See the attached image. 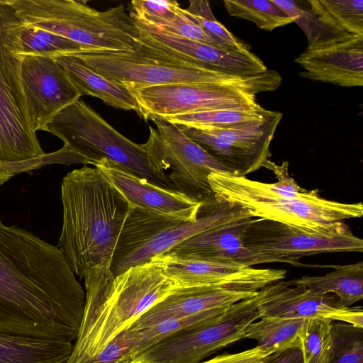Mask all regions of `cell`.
Returning a JSON list of instances; mask_svg holds the SVG:
<instances>
[{"mask_svg":"<svg viewBox=\"0 0 363 363\" xmlns=\"http://www.w3.org/2000/svg\"><path fill=\"white\" fill-rule=\"evenodd\" d=\"M257 297L260 318H326L363 328L361 307H342L333 294H318L289 281L264 286L257 291Z\"/></svg>","mask_w":363,"mask_h":363,"instance_id":"17","label":"cell"},{"mask_svg":"<svg viewBox=\"0 0 363 363\" xmlns=\"http://www.w3.org/2000/svg\"><path fill=\"white\" fill-rule=\"evenodd\" d=\"M282 116L266 110L262 118L236 127L178 126L231 174L245 177L269 160V146Z\"/></svg>","mask_w":363,"mask_h":363,"instance_id":"11","label":"cell"},{"mask_svg":"<svg viewBox=\"0 0 363 363\" xmlns=\"http://www.w3.org/2000/svg\"><path fill=\"white\" fill-rule=\"evenodd\" d=\"M245 244L264 263L297 266L303 257L330 252H362L363 240L346 234L311 233L279 223L257 218L247 228Z\"/></svg>","mask_w":363,"mask_h":363,"instance_id":"13","label":"cell"},{"mask_svg":"<svg viewBox=\"0 0 363 363\" xmlns=\"http://www.w3.org/2000/svg\"><path fill=\"white\" fill-rule=\"evenodd\" d=\"M53 59L64 68L82 96L99 98L115 108L134 111L140 116V108L133 94L122 84L97 73L70 55Z\"/></svg>","mask_w":363,"mask_h":363,"instance_id":"23","label":"cell"},{"mask_svg":"<svg viewBox=\"0 0 363 363\" xmlns=\"http://www.w3.org/2000/svg\"><path fill=\"white\" fill-rule=\"evenodd\" d=\"M272 352L259 346L233 354H223L200 363H264Z\"/></svg>","mask_w":363,"mask_h":363,"instance_id":"39","label":"cell"},{"mask_svg":"<svg viewBox=\"0 0 363 363\" xmlns=\"http://www.w3.org/2000/svg\"><path fill=\"white\" fill-rule=\"evenodd\" d=\"M45 131L60 138L65 149L86 160L88 164L107 159L138 177L175 190L168 176L152 165L141 144L121 134L82 100L55 115Z\"/></svg>","mask_w":363,"mask_h":363,"instance_id":"8","label":"cell"},{"mask_svg":"<svg viewBox=\"0 0 363 363\" xmlns=\"http://www.w3.org/2000/svg\"><path fill=\"white\" fill-rule=\"evenodd\" d=\"M126 363H133V362L132 361H130V362H128Z\"/></svg>","mask_w":363,"mask_h":363,"instance_id":"42","label":"cell"},{"mask_svg":"<svg viewBox=\"0 0 363 363\" xmlns=\"http://www.w3.org/2000/svg\"><path fill=\"white\" fill-rule=\"evenodd\" d=\"M331 337L329 363H363V328L332 322Z\"/></svg>","mask_w":363,"mask_h":363,"instance_id":"34","label":"cell"},{"mask_svg":"<svg viewBox=\"0 0 363 363\" xmlns=\"http://www.w3.org/2000/svg\"><path fill=\"white\" fill-rule=\"evenodd\" d=\"M84 279L82 320L67 363H83L96 355L152 306L182 288L152 259L117 276L110 266H97Z\"/></svg>","mask_w":363,"mask_h":363,"instance_id":"2","label":"cell"},{"mask_svg":"<svg viewBox=\"0 0 363 363\" xmlns=\"http://www.w3.org/2000/svg\"><path fill=\"white\" fill-rule=\"evenodd\" d=\"M187 16L206 32L226 45L238 49H248L247 45L230 32L213 15L209 1L191 0L184 9Z\"/></svg>","mask_w":363,"mask_h":363,"instance_id":"35","label":"cell"},{"mask_svg":"<svg viewBox=\"0 0 363 363\" xmlns=\"http://www.w3.org/2000/svg\"><path fill=\"white\" fill-rule=\"evenodd\" d=\"M274 172V183H264L226 172H213L208 182L214 197L240 206L252 217L279 223L318 234H346L345 220L363 215L361 202L343 203L325 199L318 189L301 187L290 175L289 162L267 160L263 165Z\"/></svg>","mask_w":363,"mask_h":363,"instance_id":"4","label":"cell"},{"mask_svg":"<svg viewBox=\"0 0 363 363\" xmlns=\"http://www.w3.org/2000/svg\"><path fill=\"white\" fill-rule=\"evenodd\" d=\"M228 13L254 23L259 29L273 30L294 23L272 0H225Z\"/></svg>","mask_w":363,"mask_h":363,"instance_id":"31","label":"cell"},{"mask_svg":"<svg viewBox=\"0 0 363 363\" xmlns=\"http://www.w3.org/2000/svg\"><path fill=\"white\" fill-rule=\"evenodd\" d=\"M221 315L208 313L184 318H171L143 328L137 330L128 328L132 337L134 357L175 333L207 325L216 320Z\"/></svg>","mask_w":363,"mask_h":363,"instance_id":"28","label":"cell"},{"mask_svg":"<svg viewBox=\"0 0 363 363\" xmlns=\"http://www.w3.org/2000/svg\"><path fill=\"white\" fill-rule=\"evenodd\" d=\"M157 128L150 126V135L141 146L154 168L167 175L175 190L199 202L213 198L208 176L213 172H230L179 127L164 118L150 116Z\"/></svg>","mask_w":363,"mask_h":363,"instance_id":"9","label":"cell"},{"mask_svg":"<svg viewBox=\"0 0 363 363\" xmlns=\"http://www.w3.org/2000/svg\"><path fill=\"white\" fill-rule=\"evenodd\" d=\"M247 211L238 217L186 240L167 252L194 255L248 267L264 264L245 244L247 228L256 220Z\"/></svg>","mask_w":363,"mask_h":363,"instance_id":"21","label":"cell"},{"mask_svg":"<svg viewBox=\"0 0 363 363\" xmlns=\"http://www.w3.org/2000/svg\"><path fill=\"white\" fill-rule=\"evenodd\" d=\"M135 22L141 43L156 52L234 75H255L268 69L249 49L219 48L184 38L151 24Z\"/></svg>","mask_w":363,"mask_h":363,"instance_id":"16","label":"cell"},{"mask_svg":"<svg viewBox=\"0 0 363 363\" xmlns=\"http://www.w3.org/2000/svg\"><path fill=\"white\" fill-rule=\"evenodd\" d=\"M265 111L266 109L259 105L252 108L210 110L164 118L170 123L181 126L226 128L260 119Z\"/></svg>","mask_w":363,"mask_h":363,"instance_id":"29","label":"cell"},{"mask_svg":"<svg viewBox=\"0 0 363 363\" xmlns=\"http://www.w3.org/2000/svg\"><path fill=\"white\" fill-rule=\"evenodd\" d=\"M19 55L21 81L31 128L35 133L45 130L55 115L82 96L53 58Z\"/></svg>","mask_w":363,"mask_h":363,"instance_id":"15","label":"cell"},{"mask_svg":"<svg viewBox=\"0 0 363 363\" xmlns=\"http://www.w3.org/2000/svg\"><path fill=\"white\" fill-rule=\"evenodd\" d=\"M84 305L59 247L0 218V333L74 342Z\"/></svg>","mask_w":363,"mask_h":363,"instance_id":"1","label":"cell"},{"mask_svg":"<svg viewBox=\"0 0 363 363\" xmlns=\"http://www.w3.org/2000/svg\"><path fill=\"white\" fill-rule=\"evenodd\" d=\"M23 21L0 0V171L11 177L50 164L30 126L21 81Z\"/></svg>","mask_w":363,"mask_h":363,"instance_id":"6","label":"cell"},{"mask_svg":"<svg viewBox=\"0 0 363 363\" xmlns=\"http://www.w3.org/2000/svg\"><path fill=\"white\" fill-rule=\"evenodd\" d=\"M140 108V117H167L199 111L252 108L259 106L258 91L230 84H194L154 86L130 90Z\"/></svg>","mask_w":363,"mask_h":363,"instance_id":"12","label":"cell"},{"mask_svg":"<svg viewBox=\"0 0 363 363\" xmlns=\"http://www.w3.org/2000/svg\"><path fill=\"white\" fill-rule=\"evenodd\" d=\"M264 363H304L301 347H291L271 354Z\"/></svg>","mask_w":363,"mask_h":363,"instance_id":"40","label":"cell"},{"mask_svg":"<svg viewBox=\"0 0 363 363\" xmlns=\"http://www.w3.org/2000/svg\"><path fill=\"white\" fill-rule=\"evenodd\" d=\"M332 320L308 318L301 338L304 363H329L331 350Z\"/></svg>","mask_w":363,"mask_h":363,"instance_id":"33","label":"cell"},{"mask_svg":"<svg viewBox=\"0 0 363 363\" xmlns=\"http://www.w3.org/2000/svg\"><path fill=\"white\" fill-rule=\"evenodd\" d=\"M246 212L237 204L217 200L204 202L194 221H177L161 229L143 245L112 261L110 269L117 276L131 267L143 264L204 230L230 221Z\"/></svg>","mask_w":363,"mask_h":363,"instance_id":"18","label":"cell"},{"mask_svg":"<svg viewBox=\"0 0 363 363\" xmlns=\"http://www.w3.org/2000/svg\"><path fill=\"white\" fill-rule=\"evenodd\" d=\"M133 358L132 337L127 329L117 335L99 354L83 363H126Z\"/></svg>","mask_w":363,"mask_h":363,"instance_id":"38","label":"cell"},{"mask_svg":"<svg viewBox=\"0 0 363 363\" xmlns=\"http://www.w3.org/2000/svg\"><path fill=\"white\" fill-rule=\"evenodd\" d=\"M300 76L345 87L363 85V35L307 47L295 60Z\"/></svg>","mask_w":363,"mask_h":363,"instance_id":"20","label":"cell"},{"mask_svg":"<svg viewBox=\"0 0 363 363\" xmlns=\"http://www.w3.org/2000/svg\"><path fill=\"white\" fill-rule=\"evenodd\" d=\"M74 344L0 333V363H67Z\"/></svg>","mask_w":363,"mask_h":363,"instance_id":"24","label":"cell"},{"mask_svg":"<svg viewBox=\"0 0 363 363\" xmlns=\"http://www.w3.org/2000/svg\"><path fill=\"white\" fill-rule=\"evenodd\" d=\"M94 166L108 177L133 208L180 221L197 219L203 203L138 177L107 159Z\"/></svg>","mask_w":363,"mask_h":363,"instance_id":"19","label":"cell"},{"mask_svg":"<svg viewBox=\"0 0 363 363\" xmlns=\"http://www.w3.org/2000/svg\"><path fill=\"white\" fill-rule=\"evenodd\" d=\"M130 16L138 21L157 25L172 19L182 9L176 1L133 0Z\"/></svg>","mask_w":363,"mask_h":363,"instance_id":"37","label":"cell"},{"mask_svg":"<svg viewBox=\"0 0 363 363\" xmlns=\"http://www.w3.org/2000/svg\"><path fill=\"white\" fill-rule=\"evenodd\" d=\"M153 26L166 32L193 41L226 49H235L226 45L209 35L199 25L192 21L183 9H181L172 19Z\"/></svg>","mask_w":363,"mask_h":363,"instance_id":"36","label":"cell"},{"mask_svg":"<svg viewBox=\"0 0 363 363\" xmlns=\"http://www.w3.org/2000/svg\"><path fill=\"white\" fill-rule=\"evenodd\" d=\"M260 318L257 292L231 305L216 320L175 333L154 345L133 363H200L204 358L244 338L246 328Z\"/></svg>","mask_w":363,"mask_h":363,"instance_id":"10","label":"cell"},{"mask_svg":"<svg viewBox=\"0 0 363 363\" xmlns=\"http://www.w3.org/2000/svg\"><path fill=\"white\" fill-rule=\"evenodd\" d=\"M26 24L79 44L85 50L136 51L140 30L122 4L98 11L76 0H8Z\"/></svg>","mask_w":363,"mask_h":363,"instance_id":"7","label":"cell"},{"mask_svg":"<svg viewBox=\"0 0 363 363\" xmlns=\"http://www.w3.org/2000/svg\"><path fill=\"white\" fill-rule=\"evenodd\" d=\"M62 225L58 245L80 278L111 267L123 224L133 207L97 167L68 172L61 184Z\"/></svg>","mask_w":363,"mask_h":363,"instance_id":"3","label":"cell"},{"mask_svg":"<svg viewBox=\"0 0 363 363\" xmlns=\"http://www.w3.org/2000/svg\"><path fill=\"white\" fill-rule=\"evenodd\" d=\"M272 1L303 30L307 36L308 47L330 43L351 35L333 30L320 21L311 9H303L294 1Z\"/></svg>","mask_w":363,"mask_h":363,"instance_id":"32","label":"cell"},{"mask_svg":"<svg viewBox=\"0 0 363 363\" xmlns=\"http://www.w3.org/2000/svg\"><path fill=\"white\" fill-rule=\"evenodd\" d=\"M308 318L261 317L245 330L244 338L255 340L257 346L274 353L301 347V338Z\"/></svg>","mask_w":363,"mask_h":363,"instance_id":"26","label":"cell"},{"mask_svg":"<svg viewBox=\"0 0 363 363\" xmlns=\"http://www.w3.org/2000/svg\"><path fill=\"white\" fill-rule=\"evenodd\" d=\"M333 270L323 276H303L289 281L318 294H333L342 307L349 308L363 298L362 262L330 266Z\"/></svg>","mask_w":363,"mask_h":363,"instance_id":"25","label":"cell"},{"mask_svg":"<svg viewBox=\"0 0 363 363\" xmlns=\"http://www.w3.org/2000/svg\"><path fill=\"white\" fill-rule=\"evenodd\" d=\"M257 291L180 288L148 309L129 329L143 328L171 318H184L208 313L220 315L231 305L255 295Z\"/></svg>","mask_w":363,"mask_h":363,"instance_id":"22","label":"cell"},{"mask_svg":"<svg viewBox=\"0 0 363 363\" xmlns=\"http://www.w3.org/2000/svg\"><path fill=\"white\" fill-rule=\"evenodd\" d=\"M82 50H85L74 41L23 22L18 55L53 58Z\"/></svg>","mask_w":363,"mask_h":363,"instance_id":"30","label":"cell"},{"mask_svg":"<svg viewBox=\"0 0 363 363\" xmlns=\"http://www.w3.org/2000/svg\"><path fill=\"white\" fill-rule=\"evenodd\" d=\"M311 10L333 30L363 35V0H309Z\"/></svg>","mask_w":363,"mask_h":363,"instance_id":"27","label":"cell"},{"mask_svg":"<svg viewBox=\"0 0 363 363\" xmlns=\"http://www.w3.org/2000/svg\"><path fill=\"white\" fill-rule=\"evenodd\" d=\"M67 55L129 90L169 84H220L260 93L273 91L279 84V74L273 69L255 75H234L156 52L143 44L136 51L82 50Z\"/></svg>","mask_w":363,"mask_h":363,"instance_id":"5","label":"cell"},{"mask_svg":"<svg viewBox=\"0 0 363 363\" xmlns=\"http://www.w3.org/2000/svg\"><path fill=\"white\" fill-rule=\"evenodd\" d=\"M11 178L12 177L10 175H9L8 174H6L2 171H0V185L4 184V183H6L7 181H9Z\"/></svg>","mask_w":363,"mask_h":363,"instance_id":"41","label":"cell"},{"mask_svg":"<svg viewBox=\"0 0 363 363\" xmlns=\"http://www.w3.org/2000/svg\"><path fill=\"white\" fill-rule=\"evenodd\" d=\"M182 288L257 291L283 280L286 271L259 269L201 257L166 252L151 259ZM150 259V260H151Z\"/></svg>","mask_w":363,"mask_h":363,"instance_id":"14","label":"cell"}]
</instances>
